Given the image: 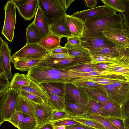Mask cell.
<instances>
[{
  "instance_id": "28",
  "label": "cell",
  "mask_w": 129,
  "mask_h": 129,
  "mask_svg": "<svg viewBox=\"0 0 129 129\" xmlns=\"http://www.w3.org/2000/svg\"><path fill=\"white\" fill-rule=\"evenodd\" d=\"M21 89L41 98L47 103H48L49 100V96L40 84L32 80L29 86L22 87Z\"/></svg>"
},
{
  "instance_id": "55",
  "label": "cell",
  "mask_w": 129,
  "mask_h": 129,
  "mask_svg": "<svg viewBox=\"0 0 129 129\" xmlns=\"http://www.w3.org/2000/svg\"><path fill=\"white\" fill-rule=\"evenodd\" d=\"M128 82L123 81L116 82L111 83V84L116 88L119 89L122 87Z\"/></svg>"
},
{
  "instance_id": "23",
  "label": "cell",
  "mask_w": 129,
  "mask_h": 129,
  "mask_svg": "<svg viewBox=\"0 0 129 129\" xmlns=\"http://www.w3.org/2000/svg\"><path fill=\"white\" fill-rule=\"evenodd\" d=\"M66 84L63 83L49 82L41 83L39 84L45 91L64 97Z\"/></svg>"
},
{
  "instance_id": "34",
  "label": "cell",
  "mask_w": 129,
  "mask_h": 129,
  "mask_svg": "<svg viewBox=\"0 0 129 129\" xmlns=\"http://www.w3.org/2000/svg\"><path fill=\"white\" fill-rule=\"evenodd\" d=\"M83 116L95 120L106 129H119L114 126L106 117L90 112L87 113Z\"/></svg>"
},
{
  "instance_id": "39",
  "label": "cell",
  "mask_w": 129,
  "mask_h": 129,
  "mask_svg": "<svg viewBox=\"0 0 129 129\" xmlns=\"http://www.w3.org/2000/svg\"><path fill=\"white\" fill-rule=\"evenodd\" d=\"M72 83L78 87L85 88L91 89H102L105 91L103 85L99 84L90 81L82 80H76L74 81Z\"/></svg>"
},
{
  "instance_id": "49",
  "label": "cell",
  "mask_w": 129,
  "mask_h": 129,
  "mask_svg": "<svg viewBox=\"0 0 129 129\" xmlns=\"http://www.w3.org/2000/svg\"><path fill=\"white\" fill-rule=\"evenodd\" d=\"M107 118L114 126L119 129H125L123 119L113 118Z\"/></svg>"
},
{
  "instance_id": "11",
  "label": "cell",
  "mask_w": 129,
  "mask_h": 129,
  "mask_svg": "<svg viewBox=\"0 0 129 129\" xmlns=\"http://www.w3.org/2000/svg\"><path fill=\"white\" fill-rule=\"evenodd\" d=\"M80 40L81 45L89 50L104 47L118 46L108 40L104 35L97 37H83Z\"/></svg>"
},
{
  "instance_id": "8",
  "label": "cell",
  "mask_w": 129,
  "mask_h": 129,
  "mask_svg": "<svg viewBox=\"0 0 129 129\" xmlns=\"http://www.w3.org/2000/svg\"><path fill=\"white\" fill-rule=\"evenodd\" d=\"M64 97L66 101L77 105L84 110L86 113L89 112V96L72 83H66Z\"/></svg>"
},
{
  "instance_id": "15",
  "label": "cell",
  "mask_w": 129,
  "mask_h": 129,
  "mask_svg": "<svg viewBox=\"0 0 129 129\" xmlns=\"http://www.w3.org/2000/svg\"><path fill=\"white\" fill-rule=\"evenodd\" d=\"M107 93L109 99L118 104L123 109L129 101V82L122 88H115Z\"/></svg>"
},
{
  "instance_id": "62",
  "label": "cell",
  "mask_w": 129,
  "mask_h": 129,
  "mask_svg": "<svg viewBox=\"0 0 129 129\" xmlns=\"http://www.w3.org/2000/svg\"><path fill=\"white\" fill-rule=\"evenodd\" d=\"M127 1L129 2V0H126Z\"/></svg>"
},
{
  "instance_id": "7",
  "label": "cell",
  "mask_w": 129,
  "mask_h": 129,
  "mask_svg": "<svg viewBox=\"0 0 129 129\" xmlns=\"http://www.w3.org/2000/svg\"><path fill=\"white\" fill-rule=\"evenodd\" d=\"M5 17L1 34L7 40L12 42L13 39L16 22V6L12 0L7 1L4 7Z\"/></svg>"
},
{
  "instance_id": "5",
  "label": "cell",
  "mask_w": 129,
  "mask_h": 129,
  "mask_svg": "<svg viewBox=\"0 0 129 129\" xmlns=\"http://www.w3.org/2000/svg\"><path fill=\"white\" fill-rule=\"evenodd\" d=\"M107 38L116 45L129 48V33L123 23H120L101 32Z\"/></svg>"
},
{
  "instance_id": "12",
  "label": "cell",
  "mask_w": 129,
  "mask_h": 129,
  "mask_svg": "<svg viewBox=\"0 0 129 129\" xmlns=\"http://www.w3.org/2000/svg\"><path fill=\"white\" fill-rule=\"evenodd\" d=\"M55 110L49 104L44 101L41 104H37L36 119L38 128L51 122L53 112Z\"/></svg>"
},
{
  "instance_id": "53",
  "label": "cell",
  "mask_w": 129,
  "mask_h": 129,
  "mask_svg": "<svg viewBox=\"0 0 129 129\" xmlns=\"http://www.w3.org/2000/svg\"><path fill=\"white\" fill-rule=\"evenodd\" d=\"M66 127V129H95L82 124L67 126Z\"/></svg>"
},
{
  "instance_id": "16",
  "label": "cell",
  "mask_w": 129,
  "mask_h": 129,
  "mask_svg": "<svg viewBox=\"0 0 129 129\" xmlns=\"http://www.w3.org/2000/svg\"><path fill=\"white\" fill-rule=\"evenodd\" d=\"M0 59L2 61L4 69L6 74L9 80H12V73L11 62V50L7 42L1 37Z\"/></svg>"
},
{
  "instance_id": "61",
  "label": "cell",
  "mask_w": 129,
  "mask_h": 129,
  "mask_svg": "<svg viewBox=\"0 0 129 129\" xmlns=\"http://www.w3.org/2000/svg\"><path fill=\"white\" fill-rule=\"evenodd\" d=\"M124 51L125 54L129 57V48H124Z\"/></svg>"
},
{
  "instance_id": "42",
  "label": "cell",
  "mask_w": 129,
  "mask_h": 129,
  "mask_svg": "<svg viewBox=\"0 0 129 129\" xmlns=\"http://www.w3.org/2000/svg\"><path fill=\"white\" fill-rule=\"evenodd\" d=\"M24 114L21 111H16L8 120V121L18 129L24 116Z\"/></svg>"
},
{
  "instance_id": "1",
  "label": "cell",
  "mask_w": 129,
  "mask_h": 129,
  "mask_svg": "<svg viewBox=\"0 0 129 129\" xmlns=\"http://www.w3.org/2000/svg\"><path fill=\"white\" fill-rule=\"evenodd\" d=\"M26 75L39 84L49 82L72 83L74 80L71 73L67 70L39 65L31 68Z\"/></svg>"
},
{
  "instance_id": "41",
  "label": "cell",
  "mask_w": 129,
  "mask_h": 129,
  "mask_svg": "<svg viewBox=\"0 0 129 129\" xmlns=\"http://www.w3.org/2000/svg\"><path fill=\"white\" fill-rule=\"evenodd\" d=\"M77 80L87 81L103 85L110 84L116 82L121 81L115 79L104 78H87Z\"/></svg>"
},
{
  "instance_id": "26",
  "label": "cell",
  "mask_w": 129,
  "mask_h": 129,
  "mask_svg": "<svg viewBox=\"0 0 129 129\" xmlns=\"http://www.w3.org/2000/svg\"><path fill=\"white\" fill-rule=\"evenodd\" d=\"M78 87L86 93L90 99L95 100L99 103L111 101L108 98L107 92L104 90Z\"/></svg>"
},
{
  "instance_id": "22",
  "label": "cell",
  "mask_w": 129,
  "mask_h": 129,
  "mask_svg": "<svg viewBox=\"0 0 129 129\" xmlns=\"http://www.w3.org/2000/svg\"><path fill=\"white\" fill-rule=\"evenodd\" d=\"M37 104L20 94L16 111H21L36 119Z\"/></svg>"
},
{
  "instance_id": "24",
  "label": "cell",
  "mask_w": 129,
  "mask_h": 129,
  "mask_svg": "<svg viewBox=\"0 0 129 129\" xmlns=\"http://www.w3.org/2000/svg\"><path fill=\"white\" fill-rule=\"evenodd\" d=\"M61 39L58 36L50 33L45 37L42 39L38 44L50 52L60 46V43Z\"/></svg>"
},
{
  "instance_id": "60",
  "label": "cell",
  "mask_w": 129,
  "mask_h": 129,
  "mask_svg": "<svg viewBox=\"0 0 129 129\" xmlns=\"http://www.w3.org/2000/svg\"><path fill=\"white\" fill-rule=\"evenodd\" d=\"M54 129H66V126L61 125L59 126H54Z\"/></svg>"
},
{
  "instance_id": "47",
  "label": "cell",
  "mask_w": 129,
  "mask_h": 129,
  "mask_svg": "<svg viewBox=\"0 0 129 129\" xmlns=\"http://www.w3.org/2000/svg\"><path fill=\"white\" fill-rule=\"evenodd\" d=\"M54 126L62 125L65 126L77 125L82 124L74 120L66 119L52 122Z\"/></svg>"
},
{
  "instance_id": "6",
  "label": "cell",
  "mask_w": 129,
  "mask_h": 129,
  "mask_svg": "<svg viewBox=\"0 0 129 129\" xmlns=\"http://www.w3.org/2000/svg\"><path fill=\"white\" fill-rule=\"evenodd\" d=\"M92 60V56L75 57L68 59L45 57L38 65L66 70L71 67L88 63Z\"/></svg>"
},
{
  "instance_id": "17",
  "label": "cell",
  "mask_w": 129,
  "mask_h": 129,
  "mask_svg": "<svg viewBox=\"0 0 129 129\" xmlns=\"http://www.w3.org/2000/svg\"><path fill=\"white\" fill-rule=\"evenodd\" d=\"M39 0H25L16 7L19 13L25 20H30L36 15Z\"/></svg>"
},
{
  "instance_id": "29",
  "label": "cell",
  "mask_w": 129,
  "mask_h": 129,
  "mask_svg": "<svg viewBox=\"0 0 129 129\" xmlns=\"http://www.w3.org/2000/svg\"><path fill=\"white\" fill-rule=\"evenodd\" d=\"M124 48L120 46L106 47L89 50L92 56L108 55L124 52Z\"/></svg>"
},
{
  "instance_id": "37",
  "label": "cell",
  "mask_w": 129,
  "mask_h": 129,
  "mask_svg": "<svg viewBox=\"0 0 129 129\" xmlns=\"http://www.w3.org/2000/svg\"><path fill=\"white\" fill-rule=\"evenodd\" d=\"M66 70L70 72L83 73L97 71L96 64L88 63L73 66Z\"/></svg>"
},
{
  "instance_id": "43",
  "label": "cell",
  "mask_w": 129,
  "mask_h": 129,
  "mask_svg": "<svg viewBox=\"0 0 129 129\" xmlns=\"http://www.w3.org/2000/svg\"><path fill=\"white\" fill-rule=\"evenodd\" d=\"M18 91L20 95L36 104H40L44 102L41 98L22 89H21Z\"/></svg>"
},
{
  "instance_id": "18",
  "label": "cell",
  "mask_w": 129,
  "mask_h": 129,
  "mask_svg": "<svg viewBox=\"0 0 129 129\" xmlns=\"http://www.w3.org/2000/svg\"><path fill=\"white\" fill-rule=\"evenodd\" d=\"M33 22L35 26L39 32L42 39L50 33V26L47 20L39 6Z\"/></svg>"
},
{
  "instance_id": "56",
  "label": "cell",
  "mask_w": 129,
  "mask_h": 129,
  "mask_svg": "<svg viewBox=\"0 0 129 129\" xmlns=\"http://www.w3.org/2000/svg\"><path fill=\"white\" fill-rule=\"evenodd\" d=\"M75 0H60L62 5L66 10L69 7L71 4Z\"/></svg>"
},
{
  "instance_id": "57",
  "label": "cell",
  "mask_w": 129,
  "mask_h": 129,
  "mask_svg": "<svg viewBox=\"0 0 129 129\" xmlns=\"http://www.w3.org/2000/svg\"><path fill=\"white\" fill-rule=\"evenodd\" d=\"M122 110L124 118L128 116L129 113V101L126 104Z\"/></svg>"
},
{
  "instance_id": "33",
  "label": "cell",
  "mask_w": 129,
  "mask_h": 129,
  "mask_svg": "<svg viewBox=\"0 0 129 129\" xmlns=\"http://www.w3.org/2000/svg\"><path fill=\"white\" fill-rule=\"evenodd\" d=\"M49 97L48 103L55 110H65V100L64 97L59 96L45 91Z\"/></svg>"
},
{
  "instance_id": "13",
  "label": "cell",
  "mask_w": 129,
  "mask_h": 129,
  "mask_svg": "<svg viewBox=\"0 0 129 129\" xmlns=\"http://www.w3.org/2000/svg\"><path fill=\"white\" fill-rule=\"evenodd\" d=\"M66 18L72 36L80 38L88 32L85 21L82 19L72 15L67 14Z\"/></svg>"
},
{
  "instance_id": "3",
  "label": "cell",
  "mask_w": 129,
  "mask_h": 129,
  "mask_svg": "<svg viewBox=\"0 0 129 129\" xmlns=\"http://www.w3.org/2000/svg\"><path fill=\"white\" fill-rule=\"evenodd\" d=\"M20 94L18 91L9 89L0 93V125L7 121L16 111Z\"/></svg>"
},
{
  "instance_id": "20",
  "label": "cell",
  "mask_w": 129,
  "mask_h": 129,
  "mask_svg": "<svg viewBox=\"0 0 129 129\" xmlns=\"http://www.w3.org/2000/svg\"><path fill=\"white\" fill-rule=\"evenodd\" d=\"M43 58H22L11 56V61L15 69L23 72L28 71L33 67L38 65Z\"/></svg>"
},
{
  "instance_id": "25",
  "label": "cell",
  "mask_w": 129,
  "mask_h": 129,
  "mask_svg": "<svg viewBox=\"0 0 129 129\" xmlns=\"http://www.w3.org/2000/svg\"><path fill=\"white\" fill-rule=\"evenodd\" d=\"M31 80L26 75L16 73L10 82L9 89L18 91L22 87L29 86Z\"/></svg>"
},
{
  "instance_id": "19",
  "label": "cell",
  "mask_w": 129,
  "mask_h": 129,
  "mask_svg": "<svg viewBox=\"0 0 129 129\" xmlns=\"http://www.w3.org/2000/svg\"><path fill=\"white\" fill-rule=\"evenodd\" d=\"M66 15L60 18L50 26V33L61 38L64 37L67 38L72 36L66 20Z\"/></svg>"
},
{
  "instance_id": "14",
  "label": "cell",
  "mask_w": 129,
  "mask_h": 129,
  "mask_svg": "<svg viewBox=\"0 0 129 129\" xmlns=\"http://www.w3.org/2000/svg\"><path fill=\"white\" fill-rule=\"evenodd\" d=\"M107 71L123 76L129 82V57L125 54L113 63Z\"/></svg>"
},
{
  "instance_id": "31",
  "label": "cell",
  "mask_w": 129,
  "mask_h": 129,
  "mask_svg": "<svg viewBox=\"0 0 129 129\" xmlns=\"http://www.w3.org/2000/svg\"><path fill=\"white\" fill-rule=\"evenodd\" d=\"M125 54L124 52L108 55L92 56V60L88 63L96 64L101 63L114 62L118 60Z\"/></svg>"
},
{
  "instance_id": "36",
  "label": "cell",
  "mask_w": 129,
  "mask_h": 129,
  "mask_svg": "<svg viewBox=\"0 0 129 129\" xmlns=\"http://www.w3.org/2000/svg\"><path fill=\"white\" fill-rule=\"evenodd\" d=\"M104 5L114 10L121 13L125 11L126 9L125 0H102Z\"/></svg>"
},
{
  "instance_id": "38",
  "label": "cell",
  "mask_w": 129,
  "mask_h": 129,
  "mask_svg": "<svg viewBox=\"0 0 129 129\" xmlns=\"http://www.w3.org/2000/svg\"><path fill=\"white\" fill-rule=\"evenodd\" d=\"M37 128L36 119L24 114L23 119L18 129H37Z\"/></svg>"
},
{
  "instance_id": "48",
  "label": "cell",
  "mask_w": 129,
  "mask_h": 129,
  "mask_svg": "<svg viewBox=\"0 0 129 129\" xmlns=\"http://www.w3.org/2000/svg\"><path fill=\"white\" fill-rule=\"evenodd\" d=\"M46 57L58 59H68L73 58L75 57L71 56L69 55L68 53L60 54L52 53L50 52L47 55Z\"/></svg>"
},
{
  "instance_id": "9",
  "label": "cell",
  "mask_w": 129,
  "mask_h": 129,
  "mask_svg": "<svg viewBox=\"0 0 129 129\" xmlns=\"http://www.w3.org/2000/svg\"><path fill=\"white\" fill-rule=\"evenodd\" d=\"M50 52L38 43L26 44L12 56L27 58H44Z\"/></svg>"
},
{
  "instance_id": "40",
  "label": "cell",
  "mask_w": 129,
  "mask_h": 129,
  "mask_svg": "<svg viewBox=\"0 0 129 129\" xmlns=\"http://www.w3.org/2000/svg\"><path fill=\"white\" fill-rule=\"evenodd\" d=\"M89 112L97 115L106 117L107 116L102 108L97 101L92 99L89 101Z\"/></svg>"
},
{
  "instance_id": "44",
  "label": "cell",
  "mask_w": 129,
  "mask_h": 129,
  "mask_svg": "<svg viewBox=\"0 0 129 129\" xmlns=\"http://www.w3.org/2000/svg\"><path fill=\"white\" fill-rule=\"evenodd\" d=\"M10 82L5 72L0 74V93L8 90L10 86Z\"/></svg>"
},
{
  "instance_id": "59",
  "label": "cell",
  "mask_w": 129,
  "mask_h": 129,
  "mask_svg": "<svg viewBox=\"0 0 129 129\" xmlns=\"http://www.w3.org/2000/svg\"><path fill=\"white\" fill-rule=\"evenodd\" d=\"M123 121L125 129H129V116L124 118Z\"/></svg>"
},
{
  "instance_id": "46",
  "label": "cell",
  "mask_w": 129,
  "mask_h": 129,
  "mask_svg": "<svg viewBox=\"0 0 129 129\" xmlns=\"http://www.w3.org/2000/svg\"><path fill=\"white\" fill-rule=\"evenodd\" d=\"M125 0L126 6V10L121 13L123 24L129 33V2L126 0Z\"/></svg>"
},
{
  "instance_id": "50",
  "label": "cell",
  "mask_w": 129,
  "mask_h": 129,
  "mask_svg": "<svg viewBox=\"0 0 129 129\" xmlns=\"http://www.w3.org/2000/svg\"><path fill=\"white\" fill-rule=\"evenodd\" d=\"M113 63L107 62L97 63L96 64V67L97 70L98 71H107L108 69Z\"/></svg>"
},
{
  "instance_id": "51",
  "label": "cell",
  "mask_w": 129,
  "mask_h": 129,
  "mask_svg": "<svg viewBox=\"0 0 129 129\" xmlns=\"http://www.w3.org/2000/svg\"><path fill=\"white\" fill-rule=\"evenodd\" d=\"M50 52L52 53L60 54L68 53V51L67 49L64 46L62 47L60 46L52 50Z\"/></svg>"
},
{
  "instance_id": "52",
  "label": "cell",
  "mask_w": 129,
  "mask_h": 129,
  "mask_svg": "<svg viewBox=\"0 0 129 129\" xmlns=\"http://www.w3.org/2000/svg\"><path fill=\"white\" fill-rule=\"evenodd\" d=\"M68 41L70 44L74 45L81 44L80 38L77 37L71 36L67 38Z\"/></svg>"
},
{
  "instance_id": "4",
  "label": "cell",
  "mask_w": 129,
  "mask_h": 129,
  "mask_svg": "<svg viewBox=\"0 0 129 129\" xmlns=\"http://www.w3.org/2000/svg\"><path fill=\"white\" fill-rule=\"evenodd\" d=\"M50 26L66 14L60 0H39V5Z\"/></svg>"
},
{
  "instance_id": "45",
  "label": "cell",
  "mask_w": 129,
  "mask_h": 129,
  "mask_svg": "<svg viewBox=\"0 0 129 129\" xmlns=\"http://www.w3.org/2000/svg\"><path fill=\"white\" fill-rule=\"evenodd\" d=\"M69 115L65 110H55L53 112L51 122H54L68 119Z\"/></svg>"
},
{
  "instance_id": "32",
  "label": "cell",
  "mask_w": 129,
  "mask_h": 129,
  "mask_svg": "<svg viewBox=\"0 0 129 129\" xmlns=\"http://www.w3.org/2000/svg\"><path fill=\"white\" fill-rule=\"evenodd\" d=\"M68 119L74 120L83 125L95 129H106L95 120L84 116H74L69 115Z\"/></svg>"
},
{
  "instance_id": "10",
  "label": "cell",
  "mask_w": 129,
  "mask_h": 129,
  "mask_svg": "<svg viewBox=\"0 0 129 129\" xmlns=\"http://www.w3.org/2000/svg\"><path fill=\"white\" fill-rule=\"evenodd\" d=\"M116 11L104 5L90 9L77 11L72 15L84 21L94 18L109 16L116 14Z\"/></svg>"
},
{
  "instance_id": "21",
  "label": "cell",
  "mask_w": 129,
  "mask_h": 129,
  "mask_svg": "<svg viewBox=\"0 0 129 129\" xmlns=\"http://www.w3.org/2000/svg\"><path fill=\"white\" fill-rule=\"evenodd\" d=\"M99 103L103 109L107 118L124 119L122 109L118 104L111 101Z\"/></svg>"
},
{
  "instance_id": "58",
  "label": "cell",
  "mask_w": 129,
  "mask_h": 129,
  "mask_svg": "<svg viewBox=\"0 0 129 129\" xmlns=\"http://www.w3.org/2000/svg\"><path fill=\"white\" fill-rule=\"evenodd\" d=\"M37 129H54V128L52 123L50 122L38 127Z\"/></svg>"
},
{
  "instance_id": "54",
  "label": "cell",
  "mask_w": 129,
  "mask_h": 129,
  "mask_svg": "<svg viewBox=\"0 0 129 129\" xmlns=\"http://www.w3.org/2000/svg\"><path fill=\"white\" fill-rule=\"evenodd\" d=\"M84 1L87 6L92 8H94L98 4L97 0H85Z\"/></svg>"
},
{
  "instance_id": "27",
  "label": "cell",
  "mask_w": 129,
  "mask_h": 129,
  "mask_svg": "<svg viewBox=\"0 0 129 129\" xmlns=\"http://www.w3.org/2000/svg\"><path fill=\"white\" fill-rule=\"evenodd\" d=\"M64 47L67 49L68 54L71 56L75 57L92 56L89 50L81 44L73 45L67 41Z\"/></svg>"
},
{
  "instance_id": "35",
  "label": "cell",
  "mask_w": 129,
  "mask_h": 129,
  "mask_svg": "<svg viewBox=\"0 0 129 129\" xmlns=\"http://www.w3.org/2000/svg\"><path fill=\"white\" fill-rule=\"evenodd\" d=\"M65 110L70 116H82L86 114L85 111L77 105L66 100Z\"/></svg>"
},
{
  "instance_id": "2",
  "label": "cell",
  "mask_w": 129,
  "mask_h": 129,
  "mask_svg": "<svg viewBox=\"0 0 129 129\" xmlns=\"http://www.w3.org/2000/svg\"><path fill=\"white\" fill-rule=\"evenodd\" d=\"M123 20L121 14L119 12L112 16L100 17L87 19L85 24L88 30L83 37H97L104 35L101 32L104 29L120 23Z\"/></svg>"
},
{
  "instance_id": "30",
  "label": "cell",
  "mask_w": 129,
  "mask_h": 129,
  "mask_svg": "<svg viewBox=\"0 0 129 129\" xmlns=\"http://www.w3.org/2000/svg\"><path fill=\"white\" fill-rule=\"evenodd\" d=\"M26 44L38 43L42 39L41 35L35 26L33 21L27 27Z\"/></svg>"
}]
</instances>
